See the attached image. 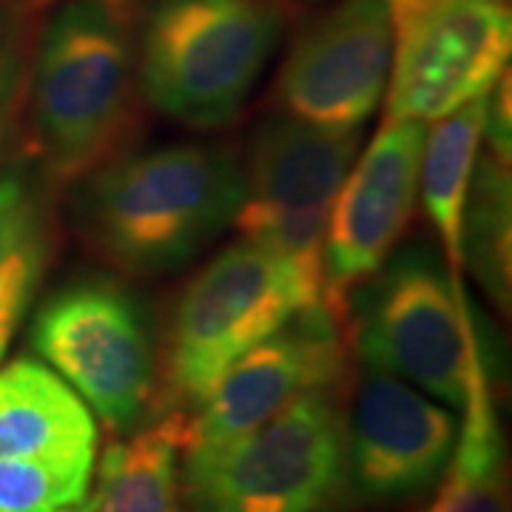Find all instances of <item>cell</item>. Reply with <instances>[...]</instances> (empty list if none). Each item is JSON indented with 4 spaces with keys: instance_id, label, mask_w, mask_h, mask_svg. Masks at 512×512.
Instances as JSON below:
<instances>
[{
    "instance_id": "cell-21",
    "label": "cell",
    "mask_w": 512,
    "mask_h": 512,
    "mask_svg": "<svg viewBox=\"0 0 512 512\" xmlns=\"http://www.w3.org/2000/svg\"><path fill=\"white\" fill-rule=\"evenodd\" d=\"M37 43V0H0V157L29 89Z\"/></svg>"
},
{
    "instance_id": "cell-8",
    "label": "cell",
    "mask_w": 512,
    "mask_h": 512,
    "mask_svg": "<svg viewBox=\"0 0 512 512\" xmlns=\"http://www.w3.org/2000/svg\"><path fill=\"white\" fill-rule=\"evenodd\" d=\"M32 348L109 430H128L143 416L154 387V345L128 288L92 276L57 288L32 319Z\"/></svg>"
},
{
    "instance_id": "cell-3",
    "label": "cell",
    "mask_w": 512,
    "mask_h": 512,
    "mask_svg": "<svg viewBox=\"0 0 512 512\" xmlns=\"http://www.w3.org/2000/svg\"><path fill=\"white\" fill-rule=\"evenodd\" d=\"M282 26V0H154L137 46L148 103L191 128L231 123L274 57Z\"/></svg>"
},
{
    "instance_id": "cell-4",
    "label": "cell",
    "mask_w": 512,
    "mask_h": 512,
    "mask_svg": "<svg viewBox=\"0 0 512 512\" xmlns=\"http://www.w3.org/2000/svg\"><path fill=\"white\" fill-rule=\"evenodd\" d=\"M362 128L311 126L293 117L256 134L234 225L242 239L288 265L313 311L325 308L322 259L333 202L356 163Z\"/></svg>"
},
{
    "instance_id": "cell-10",
    "label": "cell",
    "mask_w": 512,
    "mask_h": 512,
    "mask_svg": "<svg viewBox=\"0 0 512 512\" xmlns=\"http://www.w3.org/2000/svg\"><path fill=\"white\" fill-rule=\"evenodd\" d=\"M427 123L387 120L333 202L325 237V308L342 325L353 293L393 254L419 197Z\"/></svg>"
},
{
    "instance_id": "cell-12",
    "label": "cell",
    "mask_w": 512,
    "mask_h": 512,
    "mask_svg": "<svg viewBox=\"0 0 512 512\" xmlns=\"http://www.w3.org/2000/svg\"><path fill=\"white\" fill-rule=\"evenodd\" d=\"M390 77L384 0H339L293 40L276 97L288 117L325 128H362Z\"/></svg>"
},
{
    "instance_id": "cell-22",
    "label": "cell",
    "mask_w": 512,
    "mask_h": 512,
    "mask_svg": "<svg viewBox=\"0 0 512 512\" xmlns=\"http://www.w3.org/2000/svg\"><path fill=\"white\" fill-rule=\"evenodd\" d=\"M484 106V128L481 143L490 146V154L510 163L512 157V123H510V69L495 80Z\"/></svg>"
},
{
    "instance_id": "cell-6",
    "label": "cell",
    "mask_w": 512,
    "mask_h": 512,
    "mask_svg": "<svg viewBox=\"0 0 512 512\" xmlns=\"http://www.w3.org/2000/svg\"><path fill=\"white\" fill-rule=\"evenodd\" d=\"M342 473L345 424L325 387L217 456L185 464V490L191 512H325Z\"/></svg>"
},
{
    "instance_id": "cell-2",
    "label": "cell",
    "mask_w": 512,
    "mask_h": 512,
    "mask_svg": "<svg viewBox=\"0 0 512 512\" xmlns=\"http://www.w3.org/2000/svg\"><path fill=\"white\" fill-rule=\"evenodd\" d=\"M137 86L134 0H66L37 32L29 103L40 168L80 180L109 157Z\"/></svg>"
},
{
    "instance_id": "cell-5",
    "label": "cell",
    "mask_w": 512,
    "mask_h": 512,
    "mask_svg": "<svg viewBox=\"0 0 512 512\" xmlns=\"http://www.w3.org/2000/svg\"><path fill=\"white\" fill-rule=\"evenodd\" d=\"M481 333L461 276L427 248L387 256L365 282L356 348L367 370H382L461 407Z\"/></svg>"
},
{
    "instance_id": "cell-19",
    "label": "cell",
    "mask_w": 512,
    "mask_h": 512,
    "mask_svg": "<svg viewBox=\"0 0 512 512\" xmlns=\"http://www.w3.org/2000/svg\"><path fill=\"white\" fill-rule=\"evenodd\" d=\"M510 163L481 157L470 180L461 217V262L470 265L481 288L498 308H510L512 242Z\"/></svg>"
},
{
    "instance_id": "cell-14",
    "label": "cell",
    "mask_w": 512,
    "mask_h": 512,
    "mask_svg": "<svg viewBox=\"0 0 512 512\" xmlns=\"http://www.w3.org/2000/svg\"><path fill=\"white\" fill-rule=\"evenodd\" d=\"M92 410L55 370L35 359L0 367V458L94 456Z\"/></svg>"
},
{
    "instance_id": "cell-7",
    "label": "cell",
    "mask_w": 512,
    "mask_h": 512,
    "mask_svg": "<svg viewBox=\"0 0 512 512\" xmlns=\"http://www.w3.org/2000/svg\"><path fill=\"white\" fill-rule=\"evenodd\" d=\"M313 311L288 265L248 239L214 256L180 296L168 339V396L200 404L242 353Z\"/></svg>"
},
{
    "instance_id": "cell-1",
    "label": "cell",
    "mask_w": 512,
    "mask_h": 512,
    "mask_svg": "<svg viewBox=\"0 0 512 512\" xmlns=\"http://www.w3.org/2000/svg\"><path fill=\"white\" fill-rule=\"evenodd\" d=\"M242 188V168L222 148H148L86 174L77 222L117 271L168 274L234 225Z\"/></svg>"
},
{
    "instance_id": "cell-18",
    "label": "cell",
    "mask_w": 512,
    "mask_h": 512,
    "mask_svg": "<svg viewBox=\"0 0 512 512\" xmlns=\"http://www.w3.org/2000/svg\"><path fill=\"white\" fill-rule=\"evenodd\" d=\"M487 94L461 109L444 114L436 126L427 128L421 151L419 194L441 239L450 274L461 276V217L478 163L481 128H484Z\"/></svg>"
},
{
    "instance_id": "cell-17",
    "label": "cell",
    "mask_w": 512,
    "mask_h": 512,
    "mask_svg": "<svg viewBox=\"0 0 512 512\" xmlns=\"http://www.w3.org/2000/svg\"><path fill=\"white\" fill-rule=\"evenodd\" d=\"M464 419L456 450L444 467V481L427 512H507L504 490V447L495 416L490 370L484 342H478L467 376Z\"/></svg>"
},
{
    "instance_id": "cell-15",
    "label": "cell",
    "mask_w": 512,
    "mask_h": 512,
    "mask_svg": "<svg viewBox=\"0 0 512 512\" xmlns=\"http://www.w3.org/2000/svg\"><path fill=\"white\" fill-rule=\"evenodd\" d=\"M46 171L0 168V359L35 302L52 256V211Z\"/></svg>"
},
{
    "instance_id": "cell-9",
    "label": "cell",
    "mask_w": 512,
    "mask_h": 512,
    "mask_svg": "<svg viewBox=\"0 0 512 512\" xmlns=\"http://www.w3.org/2000/svg\"><path fill=\"white\" fill-rule=\"evenodd\" d=\"M387 120H441L490 94L512 52L510 0H384Z\"/></svg>"
},
{
    "instance_id": "cell-13",
    "label": "cell",
    "mask_w": 512,
    "mask_h": 512,
    "mask_svg": "<svg viewBox=\"0 0 512 512\" xmlns=\"http://www.w3.org/2000/svg\"><path fill=\"white\" fill-rule=\"evenodd\" d=\"M456 416L424 390L370 370L353 396L345 458L370 501L407 498L436 484L456 450Z\"/></svg>"
},
{
    "instance_id": "cell-20",
    "label": "cell",
    "mask_w": 512,
    "mask_h": 512,
    "mask_svg": "<svg viewBox=\"0 0 512 512\" xmlns=\"http://www.w3.org/2000/svg\"><path fill=\"white\" fill-rule=\"evenodd\" d=\"M94 456L0 458V512H86Z\"/></svg>"
},
{
    "instance_id": "cell-16",
    "label": "cell",
    "mask_w": 512,
    "mask_h": 512,
    "mask_svg": "<svg viewBox=\"0 0 512 512\" xmlns=\"http://www.w3.org/2000/svg\"><path fill=\"white\" fill-rule=\"evenodd\" d=\"M185 419L180 413L117 441L100 461L86 512H183L180 453Z\"/></svg>"
},
{
    "instance_id": "cell-11",
    "label": "cell",
    "mask_w": 512,
    "mask_h": 512,
    "mask_svg": "<svg viewBox=\"0 0 512 512\" xmlns=\"http://www.w3.org/2000/svg\"><path fill=\"white\" fill-rule=\"evenodd\" d=\"M345 345L328 311H302L274 336L242 353L185 421V464L217 456L251 430L282 413L299 396L339 379Z\"/></svg>"
}]
</instances>
